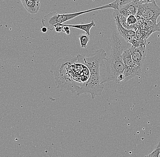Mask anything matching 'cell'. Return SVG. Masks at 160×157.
I'll return each mask as SVG.
<instances>
[{
	"instance_id": "4",
	"label": "cell",
	"mask_w": 160,
	"mask_h": 157,
	"mask_svg": "<svg viewBox=\"0 0 160 157\" xmlns=\"http://www.w3.org/2000/svg\"><path fill=\"white\" fill-rule=\"evenodd\" d=\"M129 48L125 50L122 54L123 61L124 65L123 75L125 76V80L123 82H126L135 76H140L142 74V67L134 63Z\"/></svg>"
},
{
	"instance_id": "13",
	"label": "cell",
	"mask_w": 160,
	"mask_h": 157,
	"mask_svg": "<svg viewBox=\"0 0 160 157\" xmlns=\"http://www.w3.org/2000/svg\"><path fill=\"white\" fill-rule=\"evenodd\" d=\"M90 36L86 33L81 34L79 36L81 47L87 48L90 41Z\"/></svg>"
},
{
	"instance_id": "9",
	"label": "cell",
	"mask_w": 160,
	"mask_h": 157,
	"mask_svg": "<svg viewBox=\"0 0 160 157\" xmlns=\"http://www.w3.org/2000/svg\"><path fill=\"white\" fill-rule=\"evenodd\" d=\"M138 6L136 4L134 1L121 6L118 11H117L119 14L128 17L131 15L136 16L138 12Z\"/></svg>"
},
{
	"instance_id": "16",
	"label": "cell",
	"mask_w": 160,
	"mask_h": 157,
	"mask_svg": "<svg viewBox=\"0 0 160 157\" xmlns=\"http://www.w3.org/2000/svg\"><path fill=\"white\" fill-rule=\"evenodd\" d=\"M62 27L63 28L62 32L66 33L67 35H69L71 34V31H70V27H67V26H62Z\"/></svg>"
},
{
	"instance_id": "7",
	"label": "cell",
	"mask_w": 160,
	"mask_h": 157,
	"mask_svg": "<svg viewBox=\"0 0 160 157\" xmlns=\"http://www.w3.org/2000/svg\"><path fill=\"white\" fill-rule=\"evenodd\" d=\"M113 16L118 32L124 39L126 42L132 44L135 41L138 39L136 36V32L133 30H128L125 28L121 23L118 15L114 12Z\"/></svg>"
},
{
	"instance_id": "6",
	"label": "cell",
	"mask_w": 160,
	"mask_h": 157,
	"mask_svg": "<svg viewBox=\"0 0 160 157\" xmlns=\"http://www.w3.org/2000/svg\"><path fill=\"white\" fill-rule=\"evenodd\" d=\"M146 43V42H143L138 47H135L132 45L129 48L134 63L137 66L142 67L144 62L147 55V52L145 49Z\"/></svg>"
},
{
	"instance_id": "20",
	"label": "cell",
	"mask_w": 160,
	"mask_h": 157,
	"mask_svg": "<svg viewBox=\"0 0 160 157\" xmlns=\"http://www.w3.org/2000/svg\"><path fill=\"white\" fill-rule=\"evenodd\" d=\"M156 148H159L160 149L159 157H160V139L159 142L158 144V145Z\"/></svg>"
},
{
	"instance_id": "1",
	"label": "cell",
	"mask_w": 160,
	"mask_h": 157,
	"mask_svg": "<svg viewBox=\"0 0 160 157\" xmlns=\"http://www.w3.org/2000/svg\"><path fill=\"white\" fill-rule=\"evenodd\" d=\"M111 53L108 58L104 60L101 64L102 73L101 75L102 84L114 81L118 82L119 77L123 75L124 71V65L122 60L123 53L129 48L132 44L125 41L124 39L114 30L110 39Z\"/></svg>"
},
{
	"instance_id": "10",
	"label": "cell",
	"mask_w": 160,
	"mask_h": 157,
	"mask_svg": "<svg viewBox=\"0 0 160 157\" xmlns=\"http://www.w3.org/2000/svg\"><path fill=\"white\" fill-rule=\"evenodd\" d=\"M25 9L30 14H34L39 11L40 0H21Z\"/></svg>"
},
{
	"instance_id": "3",
	"label": "cell",
	"mask_w": 160,
	"mask_h": 157,
	"mask_svg": "<svg viewBox=\"0 0 160 157\" xmlns=\"http://www.w3.org/2000/svg\"><path fill=\"white\" fill-rule=\"evenodd\" d=\"M104 87V85L102 84L101 75L91 74L88 81L82 87L77 89L75 94L79 96L81 94L89 93L91 95L92 98L94 99L97 96L102 95Z\"/></svg>"
},
{
	"instance_id": "15",
	"label": "cell",
	"mask_w": 160,
	"mask_h": 157,
	"mask_svg": "<svg viewBox=\"0 0 160 157\" xmlns=\"http://www.w3.org/2000/svg\"><path fill=\"white\" fill-rule=\"evenodd\" d=\"M118 4L119 8L120 7L123 6V5L129 3L131 2H133L134 0H115Z\"/></svg>"
},
{
	"instance_id": "12",
	"label": "cell",
	"mask_w": 160,
	"mask_h": 157,
	"mask_svg": "<svg viewBox=\"0 0 160 157\" xmlns=\"http://www.w3.org/2000/svg\"><path fill=\"white\" fill-rule=\"evenodd\" d=\"M62 26H67L69 27L74 28L82 30L84 31L86 34L90 36V31L93 27L96 26V24L93 21H92L91 22L88 24H83L79 25H66L63 24H57Z\"/></svg>"
},
{
	"instance_id": "2",
	"label": "cell",
	"mask_w": 160,
	"mask_h": 157,
	"mask_svg": "<svg viewBox=\"0 0 160 157\" xmlns=\"http://www.w3.org/2000/svg\"><path fill=\"white\" fill-rule=\"evenodd\" d=\"M107 54L104 50L100 49L94 54L86 57L83 54H78L77 61L80 64L86 66L89 70L90 74H100L101 64L106 58Z\"/></svg>"
},
{
	"instance_id": "18",
	"label": "cell",
	"mask_w": 160,
	"mask_h": 157,
	"mask_svg": "<svg viewBox=\"0 0 160 157\" xmlns=\"http://www.w3.org/2000/svg\"><path fill=\"white\" fill-rule=\"evenodd\" d=\"M48 29L45 27H42V29H41V31L43 33H45L47 32H48Z\"/></svg>"
},
{
	"instance_id": "17",
	"label": "cell",
	"mask_w": 160,
	"mask_h": 157,
	"mask_svg": "<svg viewBox=\"0 0 160 157\" xmlns=\"http://www.w3.org/2000/svg\"><path fill=\"white\" fill-rule=\"evenodd\" d=\"M62 26H59V25H56L55 26V30H56L57 32H61L62 31Z\"/></svg>"
},
{
	"instance_id": "8",
	"label": "cell",
	"mask_w": 160,
	"mask_h": 157,
	"mask_svg": "<svg viewBox=\"0 0 160 157\" xmlns=\"http://www.w3.org/2000/svg\"><path fill=\"white\" fill-rule=\"evenodd\" d=\"M59 14L56 12H51L43 18L42 23L43 27H46L48 30L52 31L55 28V26L58 24V19Z\"/></svg>"
},
{
	"instance_id": "5",
	"label": "cell",
	"mask_w": 160,
	"mask_h": 157,
	"mask_svg": "<svg viewBox=\"0 0 160 157\" xmlns=\"http://www.w3.org/2000/svg\"><path fill=\"white\" fill-rule=\"evenodd\" d=\"M136 16L157 24V20L160 16V7L156 2L141 5L138 7Z\"/></svg>"
},
{
	"instance_id": "11",
	"label": "cell",
	"mask_w": 160,
	"mask_h": 157,
	"mask_svg": "<svg viewBox=\"0 0 160 157\" xmlns=\"http://www.w3.org/2000/svg\"><path fill=\"white\" fill-rule=\"evenodd\" d=\"M98 10V8L92 9L87 10V11H82V12H78L70 14H59L58 19V24H62L63 23L65 22L68 21H70L78 17L80 15L84 14L90 12H92V11Z\"/></svg>"
},
{
	"instance_id": "19",
	"label": "cell",
	"mask_w": 160,
	"mask_h": 157,
	"mask_svg": "<svg viewBox=\"0 0 160 157\" xmlns=\"http://www.w3.org/2000/svg\"><path fill=\"white\" fill-rule=\"evenodd\" d=\"M157 27H158V31L160 32V20L159 22L157 23Z\"/></svg>"
},
{
	"instance_id": "14",
	"label": "cell",
	"mask_w": 160,
	"mask_h": 157,
	"mask_svg": "<svg viewBox=\"0 0 160 157\" xmlns=\"http://www.w3.org/2000/svg\"><path fill=\"white\" fill-rule=\"evenodd\" d=\"M134 2L139 7L141 5L145 4L151 3L153 2H156V1L155 0H134Z\"/></svg>"
}]
</instances>
